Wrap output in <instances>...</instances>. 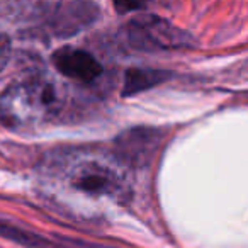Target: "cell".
Segmentation results:
<instances>
[{"instance_id": "cell-7", "label": "cell", "mask_w": 248, "mask_h": 248, "mask_svg": "<svg viewBox=\"0 0 248 248\" xmlns=\"http://www.w3.org/2000/svg\"><path fill=\"white\" fill-rule=\"evenodd\" d=\"M0 236H5L9 240L16 241V243L26 245L29 248H53V245L45 238L38 236L34 233H29L26 230H21L17 226H12L9 223H4V221H0Z\"/></svg>"}, {"instance_id": "cell-4", "label": "cell", "mask_w": 248, "mask_h": 248, "mask_svg": "<svg viewBox=\"0 0 248 248\" xmlns=\"http://www.w3.org/2000/svg\"><path fill=\"white\" fill-rule=\"evenodd\" d=\"M53 65L62 75L82 83L93 82L102 73V65L93 55L78 48H62L53 55Z\"/></svg>"}, {"instance_id": "cell-6", "label": "cell", "mask_w": 248, "mask_h": 248, "mask_svg": "<svg viewBox=\"0 0 248 248\" xmlns=\"http://www.w3.org/2000/svg\"><path fill=\"white\" fill-rule=\"evenodd\" d=\"M167 78V73L160 70L150 68H133L126 73V83H124V95H133L141 90H146L153 85H158L162 80Z\"/></svg>"}, {"instance_id": "cell-5", "label": "cell", "mask_w": 248, "mask_h": 248, "mask_svg": "<svg viewBox=\"0 0 248 248\" xmlns=\"http://www.w3.org/2000/svg\"><path fill=\"white\" fill-rule=\"evenodd\" d=\"M93 5L87 2H73L70 5L60 9L58 14L53 17V28L58 34H72V32L80 31L85 24H89L93 19Z\"/></svg>"}, {"instance_id": "cell-2", "label": "cell", "mask_w": 248, "mask_h": 248, "mask_svg": "<svg viewBox=\"0 0 248 248\" xmlns=\"http://www.w3.org/2000/svg\"><path fill=\"white\" fill-rule=\"evenodd\" d=\"M66 184L75 192L90 199L124 202L128 199V177L123 165L107 156H80L65 172Z\"/></svg>"}, {"instance_id": "cell-1", "label": "cell", "mask_w": 248, "mask_h": 248, "mask_svg": "<svg viewBox=\"0 0 248 248\" xmlns=\"http://www.w3.org/2000/svg\"><path fill=\"white\" fill-rule=\"evenodd\" d=\"M60 95L45 78H28L11 85L0 97V117L12 128L46 123L60 112Z\"/></svg>"}, {"instance_id": "cell-9", "label": "cell", "mask_w": 248, "mask_h": 248, "mask_svg": "<svg viewBox=\"0 0 248 248\" xmlns=\"http://www.w3.org/2000/svg\"><path fill=\"white\" fill-rule=\"evenodd\" d=\"M112 2L121 12L136 11L143 5V0H112Z\"/></svg>"}, {"instance_id": "cell-3", "label": "cell", "mask_w": 248, "mask_h": 248, "mask_svg": "<svg viewBox=\"0 0 248 248\" xmlns=\"http://www.w3.org/2000/svg\"><path fill=\"white\" fill-rule=\"evenodd\" d=\"M126 36L133 48L141 51H162L192 46L189 32L158 16H140L128 22Z\"/></svg>"}, {"instance_id": "cell-8", "label": "cell", "mask_w": 248, "mask_h": 248, "mask_svg": "<svg viewBox=\"0 0 248 248\" xmlns=\"http://www.w3.org/2000/svg\"><path fill=\"white\" fill-rule=\"evenodd\" d=\"M9 53H11V45H9V38L5 32L0 29V70L4 68L5 63L9 60Z\"/></svg>"}]
</instances>
